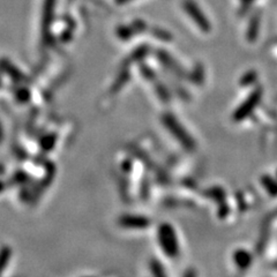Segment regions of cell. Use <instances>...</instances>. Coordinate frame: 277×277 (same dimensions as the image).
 Masks as SVG:
<instances>
[{
  "instance_id": "5b68a950",
  "label": "cell",
  "mask_w": 277,
  "mask_h": 277,
  "mask_svg": "<svg viewBox=\"0 0 277 277\" xmlns=\"http://www.w3.org/2000/svg\"><path fill=\"white\" fill-rule=\"evenodd\" d=\"M259 23H260V19L257 17H254L252 22H251V27H252V28H251V29L248 28V36H250L251 38H254V36L256 35ZM250 37H248V38H250Z\"/></svg>"
},
{
  "instance_id": "6da1fadb",
  "label": "cell",
  "mask_w": 277,
  "mask_h": 277,
  "mask_svg": "<svg viewBox=\"0 0 277 277\" xmlns=\"http://www.w3.org/2000/svg\"><path fill=\"white\" fill-rule=\"evenodd\" d=\"M184 11L189 14V17L195 22L197 27L205 33H208L210 30V23L207 19L206 14L201 11L199 5L194 0H183Z\"/></svg>"
},
{
  "instance_id": "52a82bcc",
  "label": "cell",
  "mask_w": 277,
  "mask_h": 277,
  "mask_svg": "<svg viewBox=\"0 0 277 277\" xmlns=\"http://www.w3.org/2000/svg\"><path fill=\"white\" fill-rule=\"evenodd\" d=\"M241 1V4H243V6H250V5H252L256 0H240Z\"/></svg>"
},
{
  "instance_id": "277c9868",
  "label": "cell",
  "mask_w": 277,
  "mask_h": 277,
  "mask_svg": "<svg viewBox=\"0 0 277 277\" xmlns=\"http://www.w3.org/2000/svg\"><path fill=\"white\" fill-rule=\"evenodd\" d=\"M235 261H237L238 266L240 267H246L248 265V262H251V256H248L246 252L244 251H240L235 254Z\"/></svg>"
},
{
  "instance_id": "7a4b0ae2",
  "label": "cell",
  "mask_w": 277,
  "mask_h": 277,
  "mask_svg": "<svg viewBox=\"0 0 277 277\" xmlns=\"http://www.w3.org/2000/svg\"><path fill=\"white\" fill-rule=\"evenodd\" d=\"M160 244L162 248L168 256H174L178 254V243H177V237L174 234L172 228L170 225H163L160 229Z\"/></svg>"
},
{
  "instance_id": "ba28073f",
  "label": "cell",
  "mask_w": 277,
  "mask_h": 277,
  "mask_svg": "<svg viewBox=\"0 0 277 277\" xmlns=\"http://www.w3.org/2000/svg\"><path fill=\"white\" fill-rule=\"evenodd\" d=\"M116 1H117V4H120V5H123V4H126V2L130 1V0H116Z\"/></svg>"
},
{
  "instance_id": "3957f363",
  "label": "cell",
  "mask_w": 277,
  "mask_h": 277,
  "mask_svg": "<svg viewBox=\"0 0 277 277\" xmlns=\"http://www.w3.org/2000/svg\"><path fill=\"white\" fill-rule=\"evenodd\" d=\"M123 224L126 227H135L142 228L147 225V219L142 217H135V216H127L123 219Z\"/></svg>"
},
{
  "instance_id": "8992f818",
  "label": "cell",
  "mask_w": 277,
  "mask_h": 277,
  "mask_svg": "<svg viewBox=\"0 0 277 277\" xmlns=\"http://www.w3.org/2000/svg\"><path fill=\"white\" fill-rule=\"evenodd\" d=\"M132 30H133L132 27H120L119 36L122 38H125V40L130 38L129 36L132 35Z\"/></svg>"
}]
</instances>
